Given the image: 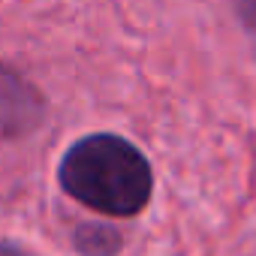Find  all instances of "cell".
<instances>
[{
  "label": "cell",
  "instance_id": "cell-1",
  "mask_svg": "<svg viewBox=\"0 0 256 256\" xmlns=\"http://www.w3.org/2000/svg\"><path fill=\"white\" fill-rule=\"evenodd\" d=\"M66 196L106 217L139 214L154 190L145 154L114 133H90L72 142L58 166Z\"/></svg>",
  "mask_w": 256,
  "mask_h": 256
},
{
  "label": "cell",
  "instance_id": "cell-2",
  "mask_svg": "<svg viewBox=\"0 0 256 256\" xmlns=\"http://www.w3.org/2000/svg\"><path fill=\"white\" fill-rule=\"evenodd\" d=\"M42 96L10 66L0 64V139H18L42 120Z\"/></svg>",
  "mask_w": 256,
  "mask_h": 256
},
{
  "label": "cell",
  "instance_id": "cell-3",
  "mask_svg": "<svg viewBox=\"0 0 256 256\" xmlns=\"http://www.w3.org/2000/svg\"><path fill=\"white\" fill-rule=\"evenodd\" d=\"M76 247L84 256H112L120 247V235L106 226V223H94V226H82L76 232Z\"/></svg>",
  "mask_w": 256,
  "mask_h": 256
},
{
  "label": "cell",
  "instance_id": "cell-4",
  "mask_svg": "<svg viewBox=\"0 0 256 256\" xmlns=\"http://www.w3.org/2000/svg\"><path fill=\"white\" fill-rule=\"evenodd\" d=\"M235 4H238L241 18L247 22V28H250V30H256V0H235Z\"/></svg>",
  "mask_w": 256,
  "mask_h": 256
},
{
  "label": "cell",
  "instance_id": "cell-5",
  "mask_svg": "<svg viewBox=\"0 0 256 256\" xmlns=\"http://www.w3.org/2000/svg\"><path fill=\"white\" fill-rule=\"evenodd\" d=\"M0 256H30V253L16 247V244H10V241H0Z\"/></svg>",
  "mask_w": 256,
  "mask_h": 256
}]
</instances>
